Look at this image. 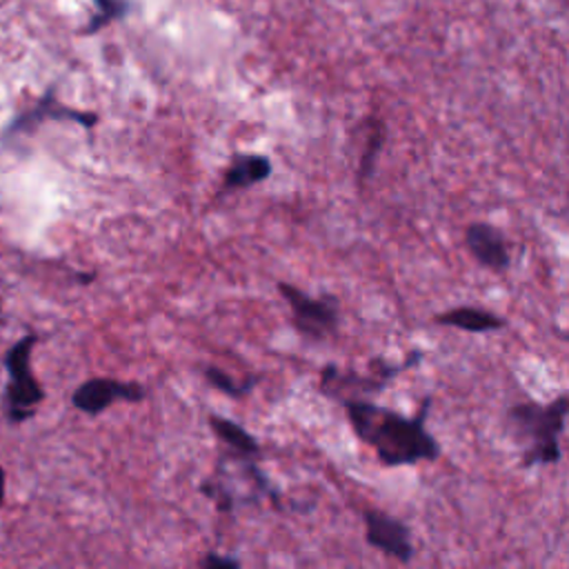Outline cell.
I'll return each mask as SVG.
<instances>
[{
    "label": "cell",
    "mask_w": 569,
    "mask_h": 569,
    "mask_svg": "<svg viewBox=\"0 0 569 569\" xmlns=\"http://www.w3.org/2000/svg\"><path fill=\"white\" fill-rule=\"evenodd\" d=\"M345 416L360 442H365L382 467H413L442 456L438 440L427 429L431 396H422L413 416L376 405L365 398L340 400Z\"/></svg>",
    "instance_id": "cell-1"
},
{
    "label": "cell",
    "mask_w": 569,
    "mask_h": 569,
    "mask_svg": "<svg viewBox=\"0 0 569 569\" xmlns=\"http://www.w3.org/2000/svg\"><path fill=\"white\" fill-rule=\"evenodd\" d=\"M567 393H558L549 402H516L507 409V427L518 445H522L520 467H549L560 462L567 418Z\"/></svg>",
    "instance_id": "cell-2"
},
{
    "label": "cell",
    "mask_w": 569,
    "mask_h": 569,
    "mask_svg": "<svg viewBox=\"0 0 569 569\" xmlns=\"http://www.w3.org/2000/svg\"><path fill=\"white\" fill-rule=\"evenodd\" d=\"M198 489L220 513H236L238 507L253 505L262 498L278 509L282 507V496L260 469L258 458L236 456L229 451L218 456L213 473Z\"/></svg>",
    "instance_id": "cell-3"
},
{
    "label": "cell",
    "mask_w": 569,
    "mask_h": 569,
    "mask_svg": "<svg viewBox=\"0 0 569 569\" xmlns=\"http://www.w3.org/2000/svg\"><path fill=\"white\" fill-rule=\"evenodd\" d=\"M420 360H422V351H413L409 358H405L398 365L385 360L382 356H376L373 360H369L367 371L345 369V367H338V365L329 362L320 369L318 391L327 398H333V400L380 393L396 376L416 367Z\"/></svg>",
    "instance_id": "cell-4"
},
{
    "label": "cell",
    "mask_w": 569,
    "mask_h": 569,
    "mask_svg": "<svg viewBox=\"0 0 569 569\" xmlns=\"http://www.w3.org/2000/svg\"><path fill=\"white\" fill-rule=\"evenodd\" d=\"M36 342L38 333H24L4 353V367L9 373V382L4 387V416L11 425L29 420L44 400V389L31 371V351Z\"/></svg>",
    "instance_id": "cell-5"
},
{
    "label": "cell",
    "mask_w": 569,
    "mask_h": 569,
    "mask_svg": "<svg viewBox=\"0 0 569 569\" xmlns=\"http://www.w3.org/2000/svg\"><path fill=\"white\" fill-rule=\"evenodd\" d=\"M278 293L289 305V322L309 342H325L338 333L340 305L333 296H309L291 282L278 280Z\"/></svg>",
    "instance_id": "cell-6"
},
{
    "label": "cell",
    "mask_w": 569,
    "mask_h": 569,
    "mask_svg": "<svg viewBox=\"0 0 569 569\" xmlns=\"http://www.w3.org/2000/svg\"><path fill=\"white\" fill-rule=\"evenodd\" d=\"M147 398V387L136 380L96 376L84 380L71 393V405L87 416H100L116 402H140Z\"/></svg>",
    "instance_id": "cell-7"
},
{
    "label": "cell",
    "mask_w": 569,
    "mask_h": 569,
    "mask_svg": "<svg viewBox=\"0 0 569 569\" xmlns=\"http://www.w3.org/2000/svg\"><path fill=\"white\" fill-rule=\"evenodd\" d=\"M362 522H365V540L369 547L382 551L387 558L407 565L413 560V540L411 529L396 516L369 507L362 509Z\"/></svg>",
    "instance_id": "cell-8"
},
{
    "label": "cell",
    "mask_w": 569,
    "mask_h": 569,
    "mask_svg": "<svg viewBox=\"0 0 569 569\" xmlns=\"http://www.w3.org/2000/svg\"><path fill=\"white\" fill-rule=\"evenodd\" d=\"M47 120H69V122H76V124L84 127L87 131H91L98 124V113L62 104L56 98V91L51 87V89H47L44 96L38 98V102L33 107H29L22 113H18V118L7 127V136L33 133Z\"/></svg>",
    "instance_id": "cell-9"
},
{
    "label": "cell",
    "mask_w": 569,
    "mask_h": 569,
    "mask_svg": "<svg viewBox=\"0 0 569 569\" xmlns=\"http://www.w3.org/2000/svg\"><path fill=\"white\" fill-rule=\"evenodd\" d=\"M465 247L480 267L493 273H505L511 264L507 238L502 229H498L491 222H482V220L469 222L465 227Z\"/></svg>",
    "instance_id": "cell-10"
},
{
    "label": "cell",
    "mask_w": 569,
    "mask_h": 569,
    "mask_svg": "<svg viewBox=\"0 0 569 569\" xmlns=\"http://www.w3.org/2000/svg\"><path fill=\"white\" fill-rule=\"evenodd\" d=\"M271 171H273V164H271L269 156L238 151L229 158L213 200L218 202V200H222V198H227L236 191L256 187V184L264 182L271 176Z\"/></svg>",
    "instance_id": "cell-11"
},
{
    "label": "cell",
    "mask_w": 569,
    "mask_h": 569,
    "mask_svg": "<svg viewBox=\"0 0 569 569\" xmlns=\"http://www.w3.org/2000/svg\"><path fill=\"white\" fill-rule=\"evenodd\" d=\"M433 325L460 329L467 333H489L507 327V318L478 305H458L433 316Z\"/></svg>",
    "instance_id": "cell-12"
},
{
    "label": "cell",
    "mask_w": 569,
    "mask_h": 569,
    "mask_svg": "<svg viewBox=\"0 0 569 569\" xmlns=\"http://www.w3.org/2000/svg\"><path fill=\"white\" fill-rule=\"evenodd\" d=\"M207 422H209L211 433L222 442L224 451L236 453V456H247V458L262 456V447H260L258 438L251 431H247L240 422H236L231 418L216 416V413H209Z\"/></svg>",
    "instance_id": "cell-13"
},
{
    "label": "cell",
    "mask_w": 569,
    "mask_h": 569,
    "mask_svg": "<svg viewBox=\"0 0 569 569\" xmlns=\"http://www.w3.org/2000/svg\"><path fill=\"white\" fill-rule=\"evenodd\" d=\"M382 147H385V122L371 113L367 120V140L356 169V178L360 187L373 178Z\"/></svg>",
    "instance_id": "cell-14"
},
{
    "label": "cell",
    "mask_w": 569,
    "mask_h": 569,
    "mask_svg": "<svg viewBox=\"0 0 569 569\" xmlns=\"http://www.w3.org/2000/svg\"><path fill=\"white\" fill-rule=\"evenodd\" d=\"M91 2H93V13L87 20V24L80 29L82 36H93L104 27L129 18L136 11L133 0H91Z\"/></svg>",
    "instance_id": "cell-15"
},
{
    "label": "cell",
    "mask_w": 569,
    "mask_h": 569,
    "mask_svg": "<svg viewBox=\"0 0 569 569\" xmlns=\"http://www.w3.org/2000/svg\"><path fill=\"white\" fill-rule=\"evenodd\" d=\"M202 378H204V382L211 387V389H216V391H220V393H224V396H231V398H244V396H249L256 387H258V382L262 380V373H249V376H244L242 380H236L231 373H227L224 369H220V367H216V365H207L204 369H202Z\"/></svg>",
    "instance_id": "cell-16"
},
{
    "label": "cell",
    "mask_w": 569,
    "mask_h": 569,
    "mask_svg": "<svg viewBox=\"0 0 569 569\" xmlns=\"http://www.w3.org/2000/svg\"><path fill=\"white\" fill-rule=\"evenodd\" d=\"M202 569H238L240 560L236 556L229 553H220V551H209L204 558H200L198 562Z\"/></svg>",
    "instance_id": "cell-17"
},
{
    "label": "cell",
    "mask_w": 569,
    "mask_h": 569,
    "mask_svg": "<svg viewBox=\"0 0 569 569\" xmlns=\"http://www.w3.org/2000/svg\"><path fill=\"white\" fill-rule=\"evenodd\" d=\"M4 485H7V473H4V467H0V507L4 505Z\"/></svg>",
    "instance_id": "cell-18"
},
{
    "label": "cell",
    "mask_w": 569,
    "mask_h": 569,
    "mask_svg": "<svg viewBox=\"0 0 569 569\" xmlns=\"http://www.w3.org/2000/svg\"><path fill=\"white\" fill-rule=\"evenodd\" d=\"M0 311H2V307H0Z\"/></svg>",
    "instance_id": "cell-19"
}]
</instances>
